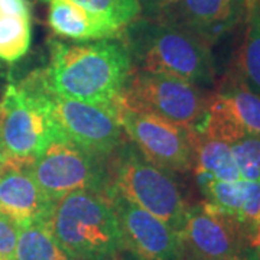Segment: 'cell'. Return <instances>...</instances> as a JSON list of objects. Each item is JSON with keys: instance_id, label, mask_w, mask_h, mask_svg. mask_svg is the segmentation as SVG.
<instances>
[{"instance_id": "ac0fdd59", "label": "cell", "mask_w": 260, "mask_h": 260, "mask_svg": "<svg viewBox=\"0 0 260 260\" xmlns=\"http://www.w3.org/2000/svg\"><path fill=\"white\" fill-rule=\"evenodd\" d=\"M246 34L243 41L239 68L240 78L254 93L260 94V6L259 0H247Z\"/></svg>"}, {"instance_id": "5bb4252c", "label": "cell", "mask_w": 260, "mask_h": 260, "mask_svg": "<svg viewBox=\"0 0 260 260\" xmlns=\"http://www.w3.org/2000/svg\"><path fill=\"white\" fill-rule=\"evenodd\" d=\"M48 25L58 37L77 42L117 39L120 29L109 20L87 10L74 0H47Z\"/></svg>"}, {"instance_id": "9c48e42d", "label": "cell", "mask_w": 260, "mask_h": 260, "mask_svg": "<svg viewBox=\"0 0 260 260\" xmlns=\"http://www.w3.org/2000/svg\"><path fill=\"white\" fill-rule=\"evenodd\" d=\"M48 94L56 124L67 139L102 159L119 149L123 129L114 104H90L65 99L49 88Z\"/></svg>"}, {"instance_id": "5b68a950", "label": "cell", "mask_w": 260, "mask_h": 260, "mask_svg": "<svg viewBox=\"0 0 260 260\" xmlns=\"http://www.w3.org/2000/svg\"><path fill=\"white\" fill-rule=\"evenodd\" d=\"M107 175L106 191L124 197L156 215L179 234L188 207L168 171L150 164L133 146H124L107 169Z\"/></svg>"}, {"instance_id": "9a60e30c", "label": "cell", "mask_w": 260, "mask_h": 260, "mask_svg": "<svg viewBox=\"0 0 260 260\" xmlns=\"http://www.w3.org/2000/svg\"><path fill=\"white\" fill-rule=\"evenodd\" d=\"M32 42V13L28 0H0V59L16 62Z\"/></svg>"}, {"instance_id": "83f0119b", "label": "cell", "mask_w": 260, "mask_h": 260, "mask_svg": "<svg viewBox=\"0 0 260 260\" xmlns=\"http://www.w3.org/2000/svg\"><path fill=\"white\" fill-rule=\"evenodd\" d=\"M0 260H8V259H0Z\"/></svg>"}, {"instance_id": "7402d4cb", "label": "cell", "mask_w": 260, "mask_h": 260, "mask_svg": "<svg viewBox=\"0 0 260 260\" xmlns=\"http://www.w3.org/2000/svg\"><path fill=\"white\" fill-rule=\"evenodd\" d=\"M19 225L0 214V259L15 260Z\"/></svg>"}, {"instance_id": "7a4b0ae2", "label": "cell", "mask_w": 260, "mask_h": 260, "mask_svg": "<svg viewBox=\"0 0 260 260\" xmlns=\"http://www.w3.org/2000/svg\"><path fill=\"white\" fill-rule=\"evenodd\" d=\"M44 224L75 260H116L124 249L116 213L103 192L81 189L58 198Z\"/></svg>"}, {"instance_id": "6da1fadb", "label": "cell", "mask_w": 260, "mask_h": 260, "mask_svg": "<svg viewBox=\"0 0 260 260\" xmlns=\"http://www.w3.org/2000/svg\"><path fill=\"white\" fill-rule=\"evenodd\" d=\"M132 74V54L117 39L51 42L42 75L54 94L90 104H116Z\"/></svg>"}, {"instance_id": "3957f363", "label": "cell", "mask_w": 260, "mask_h": 260, "mask_svg": "<svg viewBox=\"0 0 260 260\" xmlns=\"http://www.w3.org/2000/svg\"><path fill=\"white\" fill-rule=\"evenodd\" d=\"M62 138L42 70L6 87L0 100L2 159L32 164L49 143Z\"/></svg>"}, {"instance_id": "f1b7e54d", "label": "cell", "mask_w": 260, "mask_h": 260, "mask_svg": "<svg viewBox=\"0 0 260 260\" xmlns=\"http://www.w3.org/2000/svg\"><path fill=\"white\" fill-rule=\"evenodd\" d=\"M259 6H260V0H259Z\"/></svg>"}, {"instance_id": "603a6c76", "label": "cell", "mask_w": 260, "mask_h": 260, "mask_svg": "<svg viewBox=\"0 0 260 260\" xmlns=\"http://www.w3.org/2000/svg\"><path fill=\"white\" fill-rule=\"evenodd\" d=\"M158 2H159V6H160L162 9L169 10V9H172L174 6H177L181 0H158Z\"/></svg>"}, {"instance_id": "277c9868", "label": "cell", "mask_w": 260, "mask_h": 260, "mask_svg": "<svg viewBox=\"0 0 260 260\" xmlns=\"http://www.w3.org/2000/svg\"><path fill=\"white\" fill-rule=\"evenodd\" d=\"M130 54L140 70L167 74L197 85L214 81L211 45L172 20L133 22L129 28Z\"/></svg>"}, {"instance_id": "d4e9b609", "label": "cell", "mask_w": 260, "mask_h": 260, "mask_svg": "<svg viewBox=\"0 0 260 260\" xmlns=\"http://www.w3.org/2000/svg\"><path fill=\"white\" fill-rule=\"evenodd\" d=\"M123 260H139L138 259V257H135V256H132V254H130V256H127V257H124V259Z\"/></svg>"}, {"instance_id": "8992f818", "label": "cell", "mask_w": 260, "mask_h": 260, "mask_svg": "<svg viewBox=\"0 0 260 260\" xmlns=\"http://www.w3.org/2000/svg\"><path fill=\"white\" fill-rule=\"evenodd\" d=\"M124 106L152 113L186 129L204 119L210 97L200 85L167 74L138 70L132 73L119 97Z\"/></svg>"}, {"instance_id": "8fae6325", "label": "cell", "mask_w": 260, "mask_h": 260, "mask_svg": "<svg viewBox=\"0 0 260 260\" xmlns=\"http://www.w3.org/2000/svg\"><path fill=\"white\" fill-rule=\"evenodd\" d=\"M179 237L191 260L229 259L244 253L249 243L240 224L207 201L188 207Z\"/></svg>"}, {"instance_id": "4fadbf2b", "label": "cell", "mask_w": 260, "mask_h": 260, "mask_svg": "<svg viewBox=\"0 0 260 260\" xmlns=\"http://www.w3.org/2000/svg\"><path fill=\"white\" fill-rule=\"evenodd\" d=\"M247 0H181L168 10L172 20L210 45L227 35L246 16Z\"/></svg>"}, {"instance_id": "4316f807", "label": "cell", "mask_w": 260, "mask_h": 260, "mask_svg": "<svg viewBox=\"0 0 260 260\" xmlns=\"http://www.w3.org/2000/svg\"><path fill=\"white\" fill-rule=\"evenodd\" d=\"M0 159H2V146H0Z\"/></svg>"}, {"instance_id": "44dd1931", "label": "cell", "mask_w": 260, "mask_h": 260, "mask_svg": "<svg viewBox=\"0 0 260 260\" xmlns=\"http://www.w3.org/2000/svg\"><path fill=\"white\" fill-rule=\"evenodd\" d=\"M230 146L240 178L243 181L260 182V136L246 135Z\"/></svg>"}, {"instance_id": "e0dca14e", "label": "cell", "mask_w": 260, "mask_h": 260, "mask_svg": "<svg viewBox=\"0 0 260 260\" xmlns=\"http://www.w3.org/2000/svg\"><path fill=\"white\" fill-rule=\"evenodd\" d=\"M15 260H75L56 242L44 223L19 227Z\"/></svg>"}, {"instance_id": "30bf717a", "label": "cell", "mask_w": 260, "mask_h": 260, "mask_svg": "<svg viewBox=\"0 0 260 260\" xmlns=\"http://www.w3.org/2000/svg\"><path fill=\"white\" fill-rule=\"evenodd\" d=\"M116 213L123 247L139 260H184L181 237L171 225L117 192L106 191Z\"/></svg>"}, {"instance_id": "52a82bcc", "label": "cell", "mask_w": 260, "mask_h": 260, "mask_svg": "<svg viewBox=\"0 0 260 260\" xmlns=\"http://www.w3.org/2000/svg\"><path fill=\"white\" fill-rule=\"evenodd\" d=\"M114 106L121 129L146 160L172 172H188L194 168V129L178 126L152 113L130 109L119 99Z\"/></svg>"}, {"instance_id": "484cf974", "label": "cell", "mask_w": 260, "mask_h": 260, "mask_svg": "<svg viewBox=\"0 0 260 260\" xmlns=\"http://www.w3.org/2000/svg\"><path fill=\"white\" fill-rule=\"evenodd\" d=\"M257 249H259V260H260V239H259V243H257V246H256Z\"/></svg>"}, {"instance_id": "2e32d148", "label": "cell", "mask_w": 260, "mask_h": 260, "mask_svg": "<svg viewBox=\"0 0 260 260\" xmlns=\"http://www.w3.org/2000/svg\"><path fill=\"white\" fill-rule=\"evenodd\" d=\"M194 169L198 182L242 179L233 156L232 146L221 140L201 138L200 135H197V132Z\"/></svg>"}, {"instance_id": "d6986e66", "label": "cell", "mask_w": 260, "mask_h": 260, "mask_svg": "<svg viewBox=\"0 0 260 260\" xmlns=\"http://www.w3.org/2000/svg\"><path fill=\"white\" fill-rule=\"evenodd\" d=\"M218 94L227 103L243 129L249 135L260 136V94L249 88L240 75L234 77Z\"/></svg>"}, {"instance_id": "ba28073f", "label": "cell", "mask_w": 260, "mask_h": 260, "mask_svg": "<svg viewBox=\"0 0 260 260\" xmlns=\"http://www.w3.org/2000/svg\"><path fill=\"white\" fill-rule=\"evenodd\" d=\"M30 171L44 194L52 201L81 189L104 194L109 185L102 158L88 153L67 138L49 143L30 164Z\"/></svg>"}, {"instance_id": "cb8c5ba5", "label": "cell", "mask_w": 260, "mask_h": 260, "mask_svg": "<svg viewBox=\"0 0 260 260\" xmlns=\"http://www.w3.org/2000/svg\"><path fill=\"white\" fill-rule=\"evenodd\" d=\"M224 260H250L244 253L242 254H237V256H233V257H229V259H224Z\"/></svg>"}, {"instance_id": "7c38bea8", "label": "cell", "mask_w": 260, "mask_h": 260, "mask_svg": "<svg viewBox=\"0 0 260 260\" xmlns=\"http://www.w3.org/2000/svg\"><path fill=\"white\" fill-rule=\"evenodd\" d=\"M30 171V164L0 159V214L19 227L45 223L52 207Z\"/></svg>"}, {"instance_id": "ffe728a7", "label": "cell", "mask_w": 260, "mask_h": 260, "mask_svg": "<svg viewBox=\"0 0 260 260\" xmlns=\"http://www.w3.org/2000/svg\"><path fill=\"white\" fill-rule=\"evenodd\" d=\"M47 2V0H42ZM80 6L109 20L124 32L140 13L139 0H74Z\"/></svg>"}]
</instances>
